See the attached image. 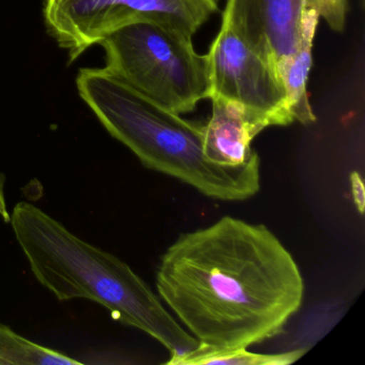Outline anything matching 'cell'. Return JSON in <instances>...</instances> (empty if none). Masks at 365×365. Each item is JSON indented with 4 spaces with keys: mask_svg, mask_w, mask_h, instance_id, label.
I'll list each match as a JSON object with an SVG mask.
<instances>
[{
    "mask_svg": "<svg viewBox=\"0 0 365 365\" xmlns=\"http://www.w3.org/2000/svg\"><path fill=\"white\" fill-rule=\"evenodd\" d=\"M319 19V16L313 10L303 8L298 46L285 67L279 72L292 117L294 121L302 125H309L316 121L307 96V80L313 63L312 50Z\"/></svg>",
    "mask_w": 365,
    "mask_h": 365,
    "instance_id": "9",
    "label": "cell"
},
{
    "mask_svg": "<svg viewBox=\"0 0 365 365\" xmlns=\"http://www.w3.org/2000/svg\"><path fill=\"white\" fill-rule=\"evenodd\" d=\"M155 286L187 332L224 349L277 336L304 296L300 269L277 237L232 217L181 234L162 256Z\"/></svg>",
    "mask_w": 365,
    "mask_h": 365,
    "instance_id": "1",
    "label": "cell"
},
{
    "mask_svg": "<svg viewBox=\"0 0 365 365\" xmlns=\"http://www.w3.org/2000/svg\"><path fill=\"white\" fill-rule=\"evenodd\" d=\"M302 9L315 11L336 33L345 29L348 0H302Z\"/></svg>",
    "mask_w": 365,
    "mask_h": 365,
    "instance_id": "12",
    "label": "cell"
},
{
    "mask_svg": "<svg viewBox=\"0 0 365 365\" xmlns=\"http://www.w3.org/2000/svg\"><path fill=\"white\" fill-rule=\"evenodd\" d=\"M9 223L34 277L58 300L87 299L102 305L121 324L161 343L170 351L168 361L200 346L159 294L117 256L72 234L31 202L16 204Z\"/></svg>",
    "mask_w": 365,
    "mask_h": 365,
    "instance_id": "2",
    "label": "cell"
},
{
    "mask_svg": "<svg viewBox=\"0 0 365 365\" xmlns=\"http://www.w3.org/2000/svg\"><path fill=\"white\" fill-rule=\"evenodd\" d=\"M0 217L1 220L9 223L10 222V213L8 211L7 204H6V196H5V178L3 175L0 174Z\"/></svg>",
    "mask_w": 365,
    "mask_h": 365,
    "instance_id": "13",
    "label": "cell"
},
{
    "mask_svg": "<svg viewBox=\"0 0 365 365\" xmlns=\"http://www.w3.org/2000/svg\"><path fill=\"white\" fill-rule=\"evenodd\" d=\"M210 98L241 104L274 125L294 123L287 93L272 63L230 26L222 25L209 48Z\"/></svg>",
    "mask_w": 365,
    "mask_h": 365,
    "instance_id": "6",
    "label": "cell"
},
{
    "mask_svg": "<svg viewBox=\"0 0 365 365\" xmlns=\"http://www.w3.org/2000/svg\"><path fill=\"white\" fill-rule=\"evenodd\" d=\"M217 12V0H43L46 31L70 63L133 21H155L193 38Z\"/></svg>",
    "mask_w": 365,
    "mask_h": 365,
    "instance_id": "5",
    "label": "cell"
},
{
    "mask_svg": "<svg viewBox=\"0 0 365 365\" xmlns=\"http://www.w3.org/2000/svg\"><path fill=\"white\" fill-rule=\"evenodd\" d=\"M302 7V0H227L222 25L230 26L279 73L298 46Z\"/></svg>",
    "mask_w": 365,
    "mask_h": 365,
    "instance_id": "7",
    "label": "cell"
},
{
    "mask_svg": "<svg viewBox=\"0 0 365 365\" xmlns=\"http://www.w3.org/2000/svg\"><path fill=\"white\" fill-rule=\"evenodd\" d=\"M71 356L39 345L0 324V365H78Z\"/></svg>",
    "mask_w": 365,
    "mask_h": 365,
    "instance_id": "11",
    "label": "cell"
},
{
    "mask_svg": "<svg viewBox=\"0 0 365 365\" xmlns=\"http://www.w3.org/2000/svg\"><path fill=\"white\" fill-rule=\"evenodd\" d=\"M193 38L150 20L119 27L100 46L106 69L147 99L178 115L195 110L210 96L208 57Z\"/></svg>",
    "mask_w": 365,
    "mask_h": 365,
    "instance_id": "4",
    "label": "cell"
},
{
    "mask_svg": "<svg viewBox=\"0 0 365 365\" xmlns=\"http://www.w3.org/2000/svg\"><path fill=\"white\" fill-rule=\"evenodd\" d=\"M76 87L106 131L145 168L223 202L249 200L259 191V158L237 166L209 161L202 148L204 125L150 101L106 68H83Z\"/></svg>",
    "mask_w": 365,
    "mask_h": 365,
    "instance_id": "3",
    "label": "cell"
},
{
    "mask_svg": "<svg viewBox=\"0 0 365 365\" xmlns=\"http://www.w3.org/2000/svg\"><path fill=\"white\" fill-rule=\"evenodd\" d=\"M212 115L204 125L202 148L209 161L221 165L237 166L257 159L251 147L254 138L271 127L264 117L241 104L221 98H210Z\"/></svg>",
    "mask_w": 365,
    "mask_h": 365,
    "instance_id": "8",
    "label": "cell"
},
{
    "mask_svg": "<svg viewBox=\"0 0 365 365\" xmlns=\"http://www.w3.org/2000/svg\"><path fill=\"white\" fill-rule=\"evenodd\" d=\"M307 350H290L281 354H256L247 348H224L211 347V346L200 344L196 349L168 361V365H287L292 364L304 356Z\"/></svg>",
    "mask_w": 365,
    "mask_h": 365,
    "instance_id": "10",
    "label": "cell"
}]
</instances>
